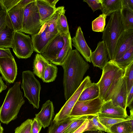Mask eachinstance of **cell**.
Returning a JSON list of instances; mask_svg holds the SVG:
<instances>
[{
	"instance_id": "cell-1",
	"label": "cell",
	"mask_w": 133,
	"mask_h": 133,
	"mask_svg": "<svg viewBox=\"0 0 133 133\" xmlns=\"http://www.w3.org/2000/svg\"><path fill=\"white\" fill-rule=\"evenodd\" d=\"M61 66L64 70L63 85L67 101L80 85L90 66L76 49L71 51Z\"/></svg>"
},
{
	"instance_id": "cell-2",
	"label": "cell",
	"mask_w": 133,
	"mask_h": 133,
	"mask_svg": "<svg viewBox=\"0 0 133 133\" xmlns=\"http://www.w3.org/2000/svg\"><path fill=\"white\" fill-rule=\"evenodd\" d=\"M124 70L112 60L108 61L102 69L101 77L97 83L99 89V97L103 102L111 99L124 76Z\"/></svg>"
},
{
	"instance_id": "cell-3",
	"label": "cell",
	"mask_w": 133,
	"mask_h": 133,
	"mask_svg": "<svg viewBox=\"0 0 133 133\" xmlns=\"http://www.w3.org/2000/svg\"><path fill=\"white\" fill-rule=\"evenodd\" d=\"M21 82H17L10 88L0 108V121L7 124L16 119L25 101L20 88Z\"/></svg>"
},
{
	"instance_id": "cell-4",
	"label": "cell",
	"mask_w": 133,
	"mask_h": 133,
	"mask_svg": "<svg viewBox=\"0 0 133 133\" xmlns=\"http://www.w3.org/2000/svg\"><path fill=\"white\" fill-rule=\"evenodd\" d=\"M53 15L42 25L39 32L31 36L34 51L41 54L49 43L59 34L56 24L61 14L64 10V6L57 7Z\"/></svg>"
},
{
	"instance_id": "cell-5",
	"label": "cell",
	"mask_w": 133,
	"mask_h": 133,
	"mask_svg": "<svg viewBox=\"0 0 133 133\" xmlns=\"http://www.w3.org/2000/svg\"><path fill=\"white\" fill-rule=\"evenodd\" d=\"M124 31L120 12H115L111 14L103 32L102 37L106 45L110 60H114L117 41Z\"/></svg>"
},
{
	"instance_id": "cell-6",
	"label": "cell",
	"mask_w": 133,
	"mask_h": 133,
	"mask_svg": "<svg viewBox=\"0 0 133 133\" xmlns=\"http://www.w3.org/2000/svg\"><path fill=\"white\" fill-rule=\"evenodd\" d=\"M22 78L21 87L23 90L25 97L34 108L38 109L41 89L39 81L35 78L33 72L29 70L23 71Z\"/></svg>"
},
{
	"instance_id": "cell-7",
	"label": "cell",
	"mask_w": 133,
	"mask_h": 133,
	"mask_svg": "<svg viewBox=\"0 0 133 133\" xmlns=\"http://www.w3.org/2000/svg\"><path fill=\"white\" fill-rule=\"evenodd\" d=\"M42 25L40 21L35 0L24 8L22 27L21 31L31 36L39 32Z\"/></svg>"
},
{
	"instance_id": "cell-8",
	"label": "cell",
	"mask_w": 133,
	"mask_h": 133,
	"mask_svg": "<svg viewBox=\"0 0 133 133\" xmlns=\"http://www.w3.org/2000/svg\"><path fill=\"white\" fill-rule=\"evenodd\" d=\"M12 48L19 59L29 58L34 51L31 38L21 31H14Z\"/></svg>"
},
{
	"instance_id": "cell-9",
	"label": "cell",
	"mask_w": 133,
	"mask_h": 133,
	"mask_svg": "<svg viewBox=\"0 0 133 133\" xmlns=\"http://www.w3.org/2000/svg\"><path fill=\"white\" fill-rule=\"evenodd\" d=\"M103 103L99 97L89 100L77 101L72 109L70 116H94L98 115Z\"/></svg>"
},
{
	"instance_id": "cell-10",
	"label": "cell",
	"mask_w": 133,
	"mask_h": 133,
	"mask_svg": "<svg viewBox=\"0 0 133 133\" xmlns=\"http://www.w3.org/2000/svg\"><path fill=\"white\" fill-rule=\"evenodd\" d=\"M92 83L90 77L86 76L78 88L56 114L53 121L57 123L70 117L72 109L82 92Z\"/></svg>"
},
{
	"instance_id": "cell-11",
	"label": "cell",
	"mask_w": 133,
	"mask_h": 133,
	"mask_svg": "<svg viewBox=\"0 0 133 133\" xmlns=\"http://www.w3.org/2000/svg\"><path fill=\"white\" fill-rule=\"evenodd\" d=\"M17 68L14 57L0 58V73L8 83H13L17 74Z\"/></svg>"
},
{
	"instance_id": "cell-12",
	"label": "cell",
	"mask_w": 133,
	"mask_h": 133,
	"mask_svg": "<svg viewBox=\"0 0 133 133\" xmlns=\"http://www.w3.org/2000/svg\"><path fill=\"white\" fill-rule=\"evenodd\" d=\"M98 116L123 119L130 118L126 110L119 106H114L111 99L103 102Z\"/></svg>"
},
{
	"instance_id": "cell-13",
	"label": "cell",
	"mask_w": 133,
	"mask_h": 133,
	"mask_svg": "<svg viewBox=\"0 0 133 133\" xmlns=\"http://www.w3.org/2000/svg\"><path fill=\"white\" fill-rule=\"evenodd\" d=\"M24 8L16 5L6 12L7 26L14 31H21L22 27Z\"/></svg>"
},
{
	"instance_id": "cell-14",
	"label": "cell",
	"mask_w": 133,
	"mask_h": 133,
	"mask_svg": "<svg viewBox=\"0 0 133 133\" xmlns=\"http://www.w3.org/2000/svg\"><path fill=\"white\" fill-rule=\"evenodd\" d=\"M133 46V29L124 30L117 41L113 60L120 58Z\"/></svg>"
},
{
	"instance_id": "cell-15",
	"label": "cell",
	"mask_w": 133,
	"mask_h": 133,
	"mask_svg": "<svg viewBox=\"0 0 133 133\" xmlns=\"http://www.w3.org/2000/svg\"><path fill=\"white\" fill-rule=\"evenodd\" d=\"M72 45L82 56L87 62H91L92 51L84 38L81 27L78 28L75 36L71 38Z\"/></svg>"
},
{
	"instance_id": "cell-16",
	"label": "cell",
	"mask_w": 133,
	"mask_h": 133,
	"mask_svg": "<svg viewBox=\"0 0 133 133\" xmlns=\"http://www.w3.org/2000/svg\"><path fill=\"white\" fill-rule=\"evenodd\" d=\"M109 60L108 54L104 42H99L95 50L92 52L90 60L93 66L102 70Z\"/></svg>"
},
{
	"instance_id": "cell-17",
	"label": "cell",
	"mask_w": 133,
	"mask_h": 133,
	"mask_svg": "<svg viewBox=\"0 0 133 133\" xmlns=\"http://www.w3.org/2000/svg\"><path fill=\"white\" fill-rule=\"evenodd\" d=\"M64 43L63 36L59 34L49 43L41 54L51 62L56 58Z\"/></svg>"
},
{
	"instance_id": "cell-18",
	"label": "cell",
	"mask_w": 133,
	"mask_h": 133,
	"mask_svg": "<svg viewBox=\"0 0 133 133\" xmlns=\"http://www.w3.org/2000/svg\"><path fill=\"white\" fill-rule=\"evenodd\" d=\"M54 114L53 103L48 100L42 105L40 111L35 115V117L45 128L50 125Z\"/></svg>"
},
{
	"instance_id": "cell-19",
	"label": "cell",
	"mask_w": 133,
	"mask_h": 133,
	"mask_svg": "<svg viewBox=\"0 0 133 133\" xmlns=\"http://www.w3.org/2000/svg\"><path fill=\"white\" fill-rule=\"evenodd\" d=\"M127 96L126 84L125 79L123 76L111 99L114 106H119L126 110Z\"/></svg>"
},
{
	"instance_id": "cell-20",
	"label": "cell",
	"mask_w": 133,
	"mask_h": 133,
	"mask_svg": "<svg viewBox=\"0 0 133 133\" xmlns=\"http://www.w3.org/2000/svg\"><path fill=\"white\" fill-rule=\"evenodd\" d=\"M41 23L43 24L54 14L58 7H54L49 5L45 0H36Z\"/></svg>"
},
{
	"instance_id": "cell-21",
	"label": "cell",
	"mask_w": 133,
	"mask_h": 133,
	"mask_svg": "<svg viewBox=\"0 0 133 133\" xmlns=\"http://www.w3.org/2000/svg\"><path fill=\"white\" fill-rule=\"evenodd\" d=\"M64 44L56 58L51 63L56 65L61 66L69 53L72 50L71 37L70 32L67 36H62Z\"/></svg>"
},
{
	"instance_id": "cell-22",
	"label": "cell",
	"mask_w": 133,
	"mask_h": 133,
	"mask_svg": "<svg viewBox=\"0 0 133 133\" xmlns=\"http://www.w3.org/2000/svg\"><path fill=\"white\" fill-rule=\"evenodd\" d=\"M81 116H70L57 123L52 121L49 128L47 133H64L65 130L73 121Z\"/></svg>"
},
{
	"instance_id": "cell-23",
	"label": "cell",
	"mask_w": 133,
	"mask_h": 133,
	"mask_svg": "<svg viewBox=\"0 0 133 133\" xmlns=\"http://www.w3.org/2000/svg\"><path fill=\"white\" fill-rule=\"evenodd\" d=\"M50 63L41 54L37 53L33 63L34 74L42 79L45 69Z\"/></svg>"
},
{
	"instance_id": "cell-24",
	"label": "cell",
	"mask_w": 133,
	"mask_h": 133,
	"mask_svg": "<svg viewBox=\"0 0 133 133\" xmlns=\"http://www.w3.org/2000/svg\"><path fill=\"white\" fill-rule=\"evenodd\" d=\"M120 12L124 30L133 29V10L121 6Z\"/></svg>"
},
{
	"instance_id": "cell-25",
	"label": "cell",
	"mask_w": 133,
	"mask_h": 133,
	"mask_svg": "<svg viewBox=\"0 0 133 133\" xmlns=\"http://www.w3.org/2000/svg\"><path fill=\"white\" fill-rule=\"evenodd\" d=\"M99 87L97 83H92L91 84L82 91L78 101H85L95 99L99 96Z\"/></svg>"
},
{
	"instance_id": "cell-26",
	"label": "cell",
	"mask_w": 133,
	"mask_h": 133,
	"mask_svg": "<svg viewBox=\"0 0 133 133\" xmlns=\"http://www.w3.org/2000/svg\"><path fill=\"white\" fill-rule=\"evenodd\" d=\"M121 0H102V7L101 11L102 13L110 16L111 14L120 11L121 7Z\"/></svg>"
},
{
	"instance_id": "cell-27",
	"label": "cell",
	"mask_w": 133,
	"mask_h": 133,
	"mask_svg": "<svg viewBox=\"0 0 133 133\" xmlns=\"http://www.w3.org/2000/svg\"><path fill=\"white\" fill-rule=\"evenodd\" d=\"M133 119L118 123L112 125L111 133H133Z\"/></svg>"
},
{
	"instance_id": "cell-28",
	"label": "cell",
	"mask_w": 133,
	"mask_h": 133,
	"mask_svg": "<svg viewBox=\"0 0 133 133\" xmlns=\"http://www.w3.org/2000/svg\"><path fill=\"white\" fill-rule=\"evenodd\" d=\"M14 31L7 26L0 32V48H12Z\"/></svg>"
},
{
	"instance_id": "cell-29",
	"label": "cell",
	"mask_w": 133,
	"mask_h": 133,
	"mask_svg": "<svg viewBox=\"0 0 133 133\" xmlns=\"http://www.w3.org/2000/svg\"><path fill=\"white\" fill-rule=\"evenodd\" d=\"M58 68L56 65L50 62L46 66L42 80L43 82L49 83L55 80L57 76Z\"/></svg>"
},
{
	"instance_id": "cell-30",
	"label": "cell",
	"mask_w": 133,
	"mask_h": 133,
	"mask_svg": "<svg viewBox=\"0 0 133 133\" xmlns=\"http://www.w3.org/2000/svg\"><path fill=\"white\" fill-rule=\"evenodd\" d=\"M114 61L120 68L124 70L133 62V46L128 50L121 57Z\"/></svg>"
},
{
	"instance_id": "cell-31",
	"label": "cell",
	"mask_w": 133,
	"mask_h": 133,
	"mask_svg": "<svg viewBox=\"0 0 133 133\" xmlns=\"http://www.w3.org/2000/svg\"><path fill=\"white\" fill-rule=\"evenodd\" d=\"M65 10H64L60 15L57 21L56 27L59 34L62 36H67L70 32L66 16Z\"/></svg>"
},
{
	"instance_id": "cell-32",
	"label": "cell",
	"mask_w": 133,
	"mask_h": 133,
	"mask_svg": "<svg viewBox=\"0 0 133 133\" xmlns=\"http://www.w3.org/2000/svg\"><path fill=\"white\" fill-rule=\"evenodd\" d=\"M107 16L102 13L93 20L92 22V30L95 32H103L105 25Z\"/></svg>"
},
{
	"instance_id": "cell-33",
	"label": "cell",
	"mask_w": 133,
	"mask_h": 133,
	"mask_svg": "<svg viewBox=\"0 0 133 133\" xmlns=\"http://www.w3.org/2000/svg\"><path fill=\"white\" fill-rule=\"evenodd\" d=\"M124 76L125 79L128 95L133 86V62L124 69Z\"/></svg>"
},
{
	"instance_id": "cell-34",
	"label": "cell",
	"mask_w": 133,
	"mask_h": 133,
	"mask_svg": "<svg viewBox=\"0 0 133 133\" xmlns=\"http://www.w3.org/2000/svg\"><path fill=\"white\" fill-rule=\"evenodd\" d=\"M89 116H82L75 120L69 125L64 133H73L83 124Z\"/></svg>"
},
{
	"instance_id": "cell-35",
	"label": "cell",
	"mask_w": 133,
	"mask_h": 133,
	"mask_svg": "<svg viewBox=\"0 0 133 133\" xmlns=\"http://www.w3.org/2000/svg\"><path fill=\"white\" fill-rule=\"evenodd\" d=\"M98 119L101 123L110 131V133H111L110 131L111 128L113 125L128 119H133L131 118L126 119H123L99 116Z\"/></svg>"
},
{
	"instance_id": "cell-36",
	"label": "cell",
	"mask_w": 133,
	"mask_h": 133,
	"mask_svg": "<svg viewBox=\"0 0 133 133\" xmlns=\"http://www.w3.org/2000/svg\"><path fill=\"white\" fill-rule=\"evenodd\" d=\"M32 121L31 119L26 120L15 129V133H31Z\"/></svg>"
},
{
	"instance_id": "cell-37",
	"label": "cell",
	"mask_w": 133,
	"mask_h": 133,
	"mask_svg": "<svg viewBox=\"0 0 133 133\" xmlns=\"http://www.w3.org/2000/svg\"><path fill=\"white\" fill-rule=\"evenodd\" d=\"M20 0H0V6L6 12L17 5Z\"/></svg>"
},
{
	"instance_id": "cell-38",
	"label": "cell",
	"mask_w": 133,
	"mask_h": 133,
	"mask_svg": "<svg viewBox=\"0 0 133 133\" xmlns=\"http://www.w3.org/2000/svg\"><path fill=\"white\" fill-rule=\"evenodd\" d=\"M99 114L95 115L91 118L88 119L97 130L105 131L108 133H110V131L100 122L98 119Z\"/></svg>"
},
{
	"instance_id": "cell-39",
	"label": "cell",
	"mask_w": 133,
	"mask_h": 133,
	"mask_svg": "<svg viewBox=\"0 0 133 133\" xmlns=\"http://www.w3.org/2000/svg\"><path fill=\"white\" fill-rule=\"evenodd\" d=\"M83 1L87 3L94 12L102 8V0H83Z\"/></svg>"
},
{
	"instance_id": "cell-40",
	"label": "cell",
	"mask_w": 133,
	"mask_h": 133,
	"mask_svg": "<svg viewBox=\"0 0 133 133\" xmlns=\"http://www.w3.org/2000/svg\"><path fill=\"white\" fill-rule=\"evenodd\" d=\"M42 125L35 117L32 120L31 124V133H39L41 130Z\"/></svg>"
},
{
	"instance_id": "cell-41",
	"label": "cell",
	"mask_w": 133,
	"mask_h": 133,
	"mask_svg": "<svg viewBox=\"0 0 133 133\" xmlns=\"http://www.w3.org/2000/svg\"><path fill=\"white\" fill-rule=\"evenodd\" d=\"M6 12L0 6V32L7 27L6 20Z\"/></svg>"
},
{
	"instance_id": "cell-42",
	"label": "cell",
	"mask_w": 133,
	"mask_h": 133,
	"mask_svg": "<svg viewBox=\"0 0 133 133\" xmlns=\"http://www.w3.org/2000/svg\"><path fill=\"white\" fill-rule=\"evenodd\" d=\"M133 86H132L128 94L127 99V107H128L130 111H133Z\"/></svg>"
},
{
	"instance_id": "cell-43",
	"label": "cell",
	"mask_w": 133,
	"mask_h": 133,
	"mask_svg": "<svg viewBox=\"0 0 133 133\" xmlns=\"http://www.w3.org/2000/svg\"><path fill=\"white\" fill-rule=\"evenodd\" d=\"M14 57L9 48H0V58Z\"/></svg>"
},
{
	"instance_id": "cell-44",
	"label": "cell",
	"mask_w": 133,
	"mask_h": 133,
	"mask_svg": "<svg viewBox=\"0 0 133 133\" xmlns=\"http://www.w3.org/2000/svg\"><path fill=\"white\" fill-rule=\"evenodd\" d=\"M121 6L133 10V0H121Z\"/></svg>"
},
{
	"instance_id": "cell-45",
	"label": "cell",
	"mask_w": 133,
	"mask_h": 133,
	"mask_svg": "<svg viewBox=\"0 0 133 133\" xmlns=\"http://www.w3.org/2000/svg\"><path fill=\"white\" fill-rule=\"evenodd\" d=\"M88 122V118L83 124L73 133H82L87 128Z\"/></svg>"
},
{
	"instance_id": "cell-46",
	"label": "cell",
	"mask_w": 133,
	"mask_h": 133,
	"mask_svg": "<svg viewBox=\"0 0 133 133\" xmlns=\"http://www.w3.org/2000/svg\"><path fill=\"white\" fill-rule=\"evenodd\" d=\"M35 0H20L16 6L22 8H24L28 4L34 1Z\"/></svg>"
},
{
	"instance_id": "cell-47",
	"label": "cell",
	"mask_w": 133,
	"mask_h": 133,
	"mask_svg": "<svg viewBox=\"0 0 133 133\" xmlns=\"http://www.w3.org/2000/svg\"><path fill=\"white\" fill-rule=\"evenodd\" d=\"M6 88V85L5 84L0 76V93L3 91L5 90Z\"/></svg>"
},
{
	"instance_id": "cell-48",
	"label": "cell",
	"mask_w": 133,
	"mask_h": 133,
	"mask_svg": "<svg viewBox=\"0 0 133 133\" xmlns=\"http://www.w3.org/2000/svg\"><path fill=\"white\" fill-rule=\"evenodd\" d=\"M45 1L50 6L54 7H56V4L59 0H45Z\"/></svg>"
},
{
	"instance_id": "cell-49",
	"label": "cell",
	"mask_w": 133,
	"mask_h": 133,
	"mask_svg": "<svg viewBox=\"0 0 133 133\" xmlns=\"http://www.w3.org/2000/svg\"><path fill=\"white\" fill-rule=\"evenodd\" d=\"M82 133H104L103 131L99 130H87L84 131Z\"/></svg>"
},
{
	"instance_id": "cell-50",
	"label": "cell",
	"mask_w": 133,
	"mask_h": 133,
	"mask_svg": "<svg viewBox=\"0 0 133 133\" xmlns=\"http://www.w3.org/2000/svg\"><path fill=\"white\" fill-rule=\"evenodd\" d=\"M3 129L0 123V133H3Z\"/></svg>"
}]
</instances>
